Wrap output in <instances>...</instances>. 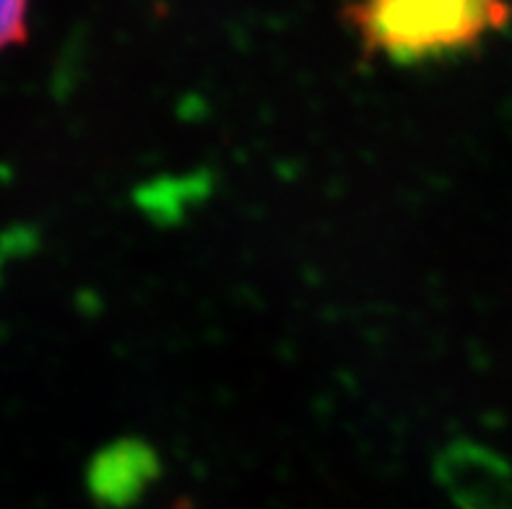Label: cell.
<instances>
[{"label":"cell","mask_w":512,"mask_h":509,"mask_svg":"<svg viewBox=\"0 0 512 509\" xmlns=\"http://www.w3.org/2000/svg\"><path fill=\"white\" fill-rule=\"evenodd\" d=\"M344 13L364 52L396 65L474 50L510 19L505 0H346Z\"/></svg>","instance_id":"6da1fadb"},{"label":"cell","mask_w":512,"mask_h":509,"mask_svg":"<svg viewBox=\"0 0 512 509\" xmlns=\"http://www.w3.org/2000/svg\"><path fill=\"white\" fill-rule=\"evenodd\" d=\"M29 34V0H0V52L24 45Z\"/></svg>","instance_id":"7a4b0ae2"}]
</instances>
